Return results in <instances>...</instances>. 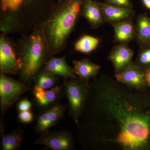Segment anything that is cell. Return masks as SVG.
<instances>
[{"mask_svg":"<svg viewBox=\"0 0 150 150\" xmlns=\"http://www.w3.org/2000/svg\"><path fill=\"white\" fill-rule=\"evenodd\" d=\"M139 91L102 77L90 83L78 123L81 143L125 150L144 149L150 138V119L143 111Z\"/></svg>","mask_w":150,"mask_h":150,"instance_id":"1","label":"cell"},{"mask_svg":"<svg viewBox=\"0 0 150 150\" xmlns=\"http://www.w3.org/2000/svg\"><path fill=\"white\" fill-rule=\"evenodd\" d=\"M57 4L56 0H1L2 34L32 31Z\"/></svg>","mask_w":150,"mask_h":150,"instance_id":"2","label":"cell"},{"mask_svg":"<svg viewBox=\"0 0 150 150\" xmlns=\"http://www.w3.org/2000/svg\"><path fill=\"white\" fill-rule=\"evenodd\" d=\"M83 0H64L57 3L38 25L50 57L62 52L74 28L82 9Z\"/></svg>","mask_w":150,"mask_h":150,"instance_id":"3","label":"cell"},{"mask_svg":"<svg viewBox=\"0 0 150 150\" xmlns=\"http://www.w3.org/2000/svg\"><path fill=\"white\" fill-rule=\"evenodd\" d=\"M16 50L20 67L18 80L30 86L50 58L39 25L29 33L22 35Z\"/></svg>","mask_w":150,"mask_h":150,"instance_id":"4","label":"cell"},{"mask_svg":"<svg viewBox=\"0 0 150 150\" xmlns=\"http://www.w3.org/2000/svg\"><path fill=\"white\" fill-rule=\"evenodd\" d=\"M63 86L68 103V115L75 123L80 120L85 108L89 85L78 77L64 79Z\"/></svg>","mask_w":150,"mask_h":150,"instance_id":"5","label":"cell"},{"mask_svg":"<svg viewBox=\"0 0 150 150\" xmlns=\"http://www.w3.org/2000/svg\"><path fill=\"white\" fill-rule=\"evenodd\" d=\"M30 86L1 74L0 105L1 113L13 105L23 94L29 91Z\"/></svg>","mask_w":150,"mask_h":150,"instance_id":"6","label":"cell"},{"mask_svg":"<svg viewBox=\"0 0 150 150\" xmlns=\"http://www.w3.org/2000/svg\"><path fill=\"white\" fill-rule=\"evenodd\" d=\"M16 46L6 35L1 34L0 38V72L5 75H16L20 70Z\"/></svg>","mask_w":150,"mask_h":150,"instance_id":"7","label":"cell"},{"mask_svg":"<svg viewBox=\"0 0 150 150\" xmlns=\"http://www.w3.org/2000/svg\"><path fill=\"white\" fill-rule=\"evenodd\" d=\"M35 144L43 145L53 150H73L75 149L73 135L65 130L48 131L40 135L35 140Z\"/></svg>","mask_w":150,"mask_h":150,"instance_id":"8","label":"cell"},{"mask_svg":"<svg viewBox=\"0 0 150 150\" xmlns=\"http://www.w3.org/2000/svg\"><path fill=\"white\" fill-rule=\"evenodd\" d=\"M33 94L34 106L42 112L59 103L65 95L63 84L47 90L33 87Z\"/></svg>","mask_w":150,"mask_h":150,"instance_id":"9","label":"cell"},{"mask_svg":"<svg viewBox=\"0 0 150 150\" xmlns=\"http://www.w3.org/2000/svg\"><path fill=\"white\" fill-rule=\"evenodd\" d=\"M115 80L132 89L142 90L147 86L144 71L133 62L121 72L115 74Z\"/></svg>","mask_w":150,"mask_h":150,"instance_id":"10","label":"cell"},{"mask_svg":"<svg viewBox=\"0 0 150 150\" xmlns=\"http://www.w3.org/2000/svg\"><path fill=\"white\" fill-rule=\"evenodd\" d=\"M68 106L59 103L42 113L37 118L34 129L35 133L39 135L50 131L54 126L64 117Z\"/></svg>","mask_w":150,"mask_h":150,"instance_id":"11","label":"cell"},{"mask_svg":"<svg viewBox=\"0 0 150 150\" xmlns=\"http://www.w3.org/2000/svg\"><path fill=\"white\" fill-rule=\"evenodd\" d=\"M133 51L126 45L121 44L113 48L109 59L114 67L115 74L121 72L133 63Z\"/></svg>","mask_w":150,"mask_h":150,"instance_id":"12","label":"cell"},{"mask_svg":"<svg viewBox=\"0 0 150 150\" xmlns=\"http://www.w3.org/2000/svg\"><path fill=\"white\" fill-rule=\"evenodd\" d=\"M44 68L53 74L62 77L64 79L77 77L74 68L69 66L65 56L50 57L46 62Z\"/></svg>","mask_w":150,"mask_h":150,"instance_id":"13","label":"cell"},{"mask_svg":"<svg viewBox=\"0 0 150 150\" xmlns=\"http://www.w3.org/2000/svg\"><path fill=\"white\" fill-rule=\"evenodd\" d=\"M73 64L75 74L87 85H89L90 81L96 76L100 69L99 65L87 59L74 60Z\"/></svg>","mask_w":150,"mask_h":150,"instance_id":"14","label":"cell"},{"mask_svg":"<svg viewBox=\"0 0 150 150\" xmlns=\"http://www.w3.org/2000/svg\"><path fill=\"white\" fill-rule=\"evenodd\" d=\"M100 8L105 19L110 22L116 23L124 21L133 15V11L130 8L104 4L101 5Z\"/></svg>","mask_w":150,"mask_h":150,"instance_id":"15","label":"cell"},{"mask_svg":"<svg viewBox=\"0 0 150 150\" xmlns=\"http://www.w3.org/2000/svg\"><path fill=\"white\" fill-rule=\"evenodd\" d=\"M82 8L83 14L92 26L96 27L101 24L102 12L98 4L92 0H85Z\"/></svg>","mask_w":150,"mask_h":150,"instance_id":"16","label":"cell"},{"mask_svg":"<svg viewBox=\"0 0 150 150\" xmlns=\"http://www.w3.org/2000/svg\"><path fill=\"white\" fill-rule=\"evenodd\" d=\"M59 81V76L53 74L43 68L35 78L33 87L49 89L56 86Z\"/></svg>","mask_w":150,"mask_h":150,"instance_id":"17","label":"cell"},{"mask_svg":"<svg viewBox=\"0 0 150 150\" xmlns=\"http://www.w3.org/2000/svg\"><path fill=\"white\" fill-rule=\"evenodd\" d=\"M113 27L116 39L120 42H127L134 37V28L131 22L124 21L116 23Z\"/></svg>","mask_w":150,"mask_h":150,"instance_id":"18","label":"cell"},{"mask_svg":"<svg viewBox=\"0 0 150 150\" xmlns=\"http://www.w3.org/2000/svg\"><path fill=\"white\" fill-rule=\"evenodd\" d=\"M23 139V132L21 129L11 132L9 134H2L1 149L2 150H13L18 147Z\"/></svg>","mask_w":150,"mask_h":150,"instance_id":"19","label":"cell"},{"mask_svg":"<svg viewBox=\"0 0 150 150\" xmlns=\"http://www.w3.org/2000/svg\"><path fill=\"white\" fill-rule=\"evenodd\" d=\"M100 42L98 38L89 35H85L75 43V50L84 54H88L94 51Z\"/></svg>","mask_w":150,"mask_h":150,"instance_id":"20","label":"cell"},{"mask_svg":"<svg viewBox=\"0 0 150 150\" xmlns=\"http://www.w3.org/2000/svg\"><path fill=\"white\" fill-rule=\"evenodd\" d=\"M137 35L142 43H150V20L147 17L143 16L138 21Z\"/></svg>","mask_w":150,"mask_h":150,"instance_id":"21","label":"cell"},{"mask_svg":"<svg viewBox=\"0 0 150 150\" xmlns=\"http://www.w3.org/2000/svg\"><path fill=\"white\" fill-rule=\"evenodd\" d=\"M135 63L143 69L150 68V48L141 51Z\"/></svg>","mask_w":150,"mask_h":150,"instance_id":"22","label":"cell"},{"mask_svg":"<svg viewBox=\"0 0 150 150\" xmlns=\"http://www.w3.org/2000/svg\"><path fill=\"white\" fill-rule=\"evenodd\" d=\"M33 114L30 110L21 111L19 112L18 119L22 123H30L33 121Z\"/></svg>","mask_w":150,"mask_h":150,"instance_id":"23","label":"cell"},{"mask_svg":"<svg viewBox=\"0 0 150 150\" xmlns=\"http://www.w3.org/2000/svg\"><path fill=\"white\" fill-rule=\"evenodd\" d=\"M32 106L31 102L27 98H23L18 103L17 108L19 112L28 111L30 110Z\"/></svg>","mask_w":150,"mask_h":150,"instance_id":"24","label":"cell"},{"mask_svg":"<svg viewBox=\"0 0 150 150\" xmlns=\"http://www.w3.org/2000/svg\"><path fill=\"white\" fill-rule=\"evenodd\" d=\"M110 3L114 5L130 8L131 6L129 0H108Z\"/></svg>","mask_w":150,"mask_h":150,"instance_id":"25","label":"cell"},{"mask_svg":"<svg viewBox=\"0 0 150 150\" xmlns=\"http://www.w3.org/2000/svg\"><path fill=\"white\" fill-rule=\"evenodd\" d=\"M144 78L147 86L150 88V68L145 70Z\"/></svg>","mask_w":150,"mask_h":150,"instance_id":"26","label":"cell"},{"mask_svg":"<svg viewBox=\"0 0 150 150\" xmlns=\"http://www.w3.org/2000/svg\"><path fill=\"white\" fill-rule=\"evenodd\" d=\"M143 1L146 7L150 10V0H143Z\"/></svg>","mask_w":150,"mask_h":150,"instance_id":"27","label":"cell"},{"mask_svg":"<svg viewBox=\"0 0 150 150\" xmlns=\"http://www.w3.org/2000/svg\"><path fill=\"white\" fill-rule=\"evenodd\" d=\"M64 1V0H56V1H57V3H59L62 2Z\"/></svg>","mask_w":150,"mask_h":150,"instance_id":"28","label":"cell"}]
</instances>
